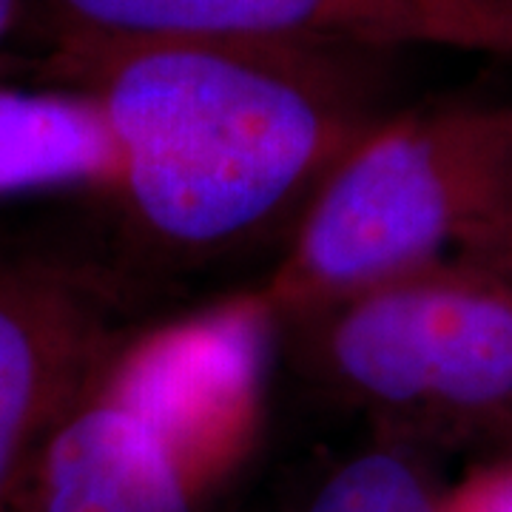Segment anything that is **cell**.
Segmentation results:
<instances>
[{
	"mask_svg": "<svg viewBox=\"0 0 512 512\" xmlns=\"http://www.w3.org/2000/svg\"><path fill=\"white\" fill-rule=\"evenodd\" d=\"M356 46L157 37L55 46L117 137V194L148 254L183 268L296 234L330 174L382 126Z\"/></svg>",
	"mask_w": 512,
	"mask_h": 512,
	"instance_id": "obj_1",
	"label": "cell"
},
{
	"mask_svg": "<svg viewBox=\"0 0 512 512\" xmlns=\"http://www.w3.org/2000/svg\"><path fill=\"white\" fill-rule=\"evenodd\" d=\"M512 251V100L404 111L302 217L262 308L291 316L456 256Z\"/></svg>",
	"mask_w": 512,
	"mask_h": 512,
	"instance_id": "obj_2",
	"label": "cell"
},
{
	"mask_svg": "<svg viewBox=\"0 0 512 512\" xmlns=\"http://www.w3.org/2000/svg\"><path fill=\"white\" fill-rule=\"evenodd\" d=\"M362 402L512 416V262L456 256L288 316Z\"/></svg>",
	"mask_w": 512,
	"mask_h": 512,
	"instance_id": "obj_3",
	"label": "cell"
},
{
	"mask_svg": "<svg viewBox=\"0 0 512 512\" xmlns=\"http://www.w3.org/2000/svg\"><path fill=\"white\" fill-rule=\"evenodd\" d=\"M137 342L123 282L60 259H0V512L57 424Z\"/></svg>",
	"mask_w": 512,
	"mask_h": 512,
	"instance_id": "obj_4",
	"label": "cell"
},
{
	"mask_svg": "<svg viewBox=\"0 0 512 512\" xmlns=\"http://www.w3.org/2000/svg\"><path fill=\"white\" fill-rule=\"evenodd\" d=\"M55 46L157 37L436 46L512 60V0H35Z\"/></svg>",
	"mask_w": 512,
	"mask_h": 512,
	"instance_id": "obj_5",
	"label": "cell"
},
{
	"mask_svg": "<svg viewBox=\"0 0 512 512\" xmlns=\"http://www.w3.org/2000/svg\"><path fill=\"white\" fill-rule=\"evenodd\" d=\"M37 512H191L171 436L100 384L49 436Z\"/></svg>",
	"mask_w": 512,
	"mask_h": 512,
	"instance_id": "obj_6",
	"label": "cell"
},
{
	"mask_svg": "<svg viewBox=\"0 0 512 512\" xmlns=\"http://www.w3.org/2000/svg\"><path fill=\"white\" fill-rule=\"evenodd\" d=\"M120 146L92 94L0 89V197L120 183Z\"/></svg>",
	"mask_w": 512,
	"mask_h": 512,
	"instance_id": "obj_7",
	"label": "cell"
},
{
	"mask_svg": "<svg viewBox=\"0 0 512 512\" xmlns=\"http://www.w3.org/2000/svg\"><path fill=\"white\" fill-rule=\"evenodd\" d=\"M308 512H439L413 467L390 453H367L322 484Z\"/></svg>",
	"mask_w": 512,
	"mask_h": 512,
	"instance_id": "obj_8",
	"label": "cell"
},
{
	"mask_svg": "<svg viewBox=\"0 0 512 512\" xmlns=\"http://www.w3.org/2000/svg\"><path fill=\"white\" fill-rule=\"evenodd\" d=\"M470 512H512V476H504L484 487Z\"/></svg>",
	"mask_w": 512,
	"mask_h": 512,
	"instance_id": "obj_9",
	"label": "cell"
},
{
	"mask_svg": "<svg viewBox=\"0 0 512 512\" xmlns=\"http://www.w3.org/2000/svg\"><path fill=\"white\" fill-rule=\"evenodd\" d=\"M20 9H23V0H0V46L9 37L12 26L18 23Z\"/></svg>",
	"mask_w": 512,
	"mask_h": 512,
	"instance_id": "obj_10",
	"label": "cell"
},
{
	"mask_svg": "<svg viewBox=\"0 0 512 512\" xmlns=\"http://www.w3.org/2000/svg\"><path fill=\"white\" fill-rule=\"evenodd\" d=\"M510 262H512V256H510Z\"/></svg>",
	"mask_w": 512,
	"mask_h": 512,
	"instance_id": "obj_11",
	"label": "cell"
}]
</instances>
